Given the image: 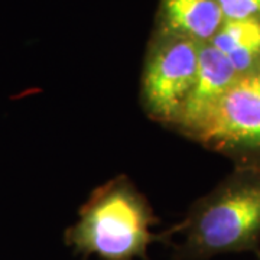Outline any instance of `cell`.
Segmentation results:
<instances>
[{
    "instance_id": "cell-6",
    "label": "cell",
    "mask_w": 260,
    "mask_h": 260,
    "mask_svg": "<svg viewBox=\"0 0 260 260\" xmlns=\"http://www.w3.org/2000/svg\"><path fill=\"white\" fill-rule=\"evenodd\" d=\"M224 23L217 0H160L155 30L210 42Z\"/></svg>"
},
{
    "instance_id": "cell-1",
    "label": "cell",
    "mask_w": 260,
    "mask_h": 260,
    "mask_svg": "<svg viewBox=\"0 0 260 260\" xmlns=\"http://www.w3.org/2000/svg\"><path fill=\"white\" fill-rule=\"evenodd\" d=\"M171 243L177 260H207L250 251L260 256V171L234 168L210 194L200 198L185 218L159 240Z\"/></svg>"
},
{
    "instance_id": "cell-7",
    "label": "cell",
    "mask_w": 260,
    "mask_h": 260,
    "mask_svg": "<svg viewBox=\"0 0 260 260\" xmlns=\"http://www.w3.org/2000/svg\"><path fill=\"white\" fill-rule=\"evenodd\" d=\"M210 44L225 55L240 77L260 71L259 19L224 20Z\"/></svg>"
},
{
    "instance_id": "cell-5",
    "label": "cell",
    "mask_w": 260,
    "mask_h": 260,
    "mask_svg": "<svg viewBox=\"0 0 260 260\" xmlns=\"http://www.w3.org/2000/svg\"><path fill=\"white\" fill-rule=\"evenodd\" d=\"M239 77L232 62L213 44H201L194 85L175 127L192 139Z\"/></svg>"
},
{
    "instance_id": "cell-4",
    "label": "cell",
    "mask_w": 260,
    "mask_h": 260,
    "mask_svg": "<svg viewBox=\"0 0 260 260\" xmlns=\"http://www.w3.org/2000/svg\"><path fill=\"white\" fill-rule=\"evenodd\" d=\"M192 139L236 168L260 171V71L236 80Z\"/></svg>"
},
{
    "instance_id": "cell-3",
    "label": "cell",
    "mask_w": 260,
    "mask_h": 260,
    "mask_svg": "<svg viewBox=\"0 0 260 260\" xmlns=\"http://www.w3.org/2000/svg\"><path fill=\"white\" fill-rule=\"evenodd\" d=\"M200 45L189 38L153 32L140 88L142 104L150 119L175 127L194 85Z\"/></svg>"
},
{
    "instance_id": "cell-2",
    "label": "cell",
    "mask_w": 260,
    "mask_h": 260,
    "mask_svg": "<svg viewBox=\"0 0 260 260\" xmlns=\"http://www.w3.org/2000/svg\"><path fill=\"white\" fill-rule=\"evenodd\" d=\"M156 223L148 200L120 175L90 195L64 240L85 259L146 260L149 246L159 240L152 233Z\"/></svg>"
},
{
    "instance_id": "cell-8",
    "label": "cell",
    "mask_w": 260,
    "mask_h": 260,
    "mask_svg": "<svg viewBox=\"0 0 260 260\" xmlns=\"http://www.w3.org/2000/svg\"><path fill=\"white\" fill-rule=\"evenodd\" d=\"M217 3L224 20H260V0H217Z\"/></svg>"
},
{
    "instance_id": "cell-9",
    "label": "cell",
    "mask_w": 260,
    "mask_h": 260,
    "mask_svg": "<svg viewBox=\"0 0 260 260\" xmlns=\"http://www.w3.org/2000/svg\"><path fill=\"white\" fill-rule=\"evenodd\" d=\"M257 257H259V260H260V256H257Z\"/></svg>"
}]
</instances>
